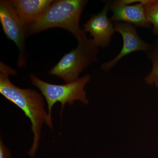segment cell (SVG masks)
<instances>
[{"label":"cell","mask_w":158,"mask_h":158,"mask_svg":"<svg viewBox=\"0 0 158 158\" xmlns=\"http://www.w3.org/2000/svg\"><path fill=\"white\" fill-rule=\"evenodd\" d=\"M16 73L15 69L1 61L0 93L6 99L21 109L31 120L34 139L28 154L33 158L39 148L43 124L46 123L52 129V121L46 111L44 100L41 94L34 89L19 88L11 83L9 76Z\"/></svg>","instance_id":"6da1fadb"},{"label":"cell","mask_w":158,"mask_h":158,"mask_svg":"<svg viewBox=\"0 0 158 158\" xmlns=\"http://www.w3.org/2000/svg\"><path fill=\"white\" fill-rule=\"evenodd\" d=\"M88 1L86 0L54 1L39 19L30 27L26 35H33L53 28L70 32L78 42L87 38L80 27L81 15Z\"/></svg>","instance_id":"7a4b0ae2"},{"label":"cell","mask_w":158,"mask_h":158,"mask_svg":"<svg viewBox=\"0 0 158 158\" xmlns=\"http://www.w3.org/2000/svg\"><path fill=\"white\" fill-rule=\"evenodd\" d=\"M30 78L33 85L39 89L44 96L48 106L49 116L51 118L52 109L58 102L61 104V118L63 109L66 104L71 106L77 101H80L85 105L89 103L85 88L90 81L91 77L90 75H85L75 81L62 85L47 83L33 74L30 75Z\"/></svg>","instance_id":"3957f363"},{"label":"cell","mask_w":158,"mask_h":158,"mask_svg":"<svg viewBox=\"0 0 158 158\" xmlns=\"http://www.w3.org/2000/svg\"><path fill=\"white\" fill-rule=\"evenodd\" d=\"M78 42L77 47L65 54L49 73L62 79L65 84L78 80L84 69L98 61V48L92 39L87 37Z\"/></svg>","instance_id":"277c9868"},{"label":"cell","mask_w":158,"mask_h":158,"mask_svg":"<svg viewBox=\"0 0 158 158\" xmlns=\"http://www.w3.org/2000/svg\"><path fill=\"white\" fill-rule=\"evenodd\" d=\"M0 22L6 37L13 41L18 48V66L19 68L25 67L27 59L25 43L26 31L10 1H0Z\"/></svg>","instance_id":"5b68a950"},{"label":"cell","mask_w":158,"mask_h":158,"mask_svg":"<svg viewBox=\"0 0 158 158\" xmlns=\"http://www.w3.org/2000/svg\"><path fill=\"white\" fill-rule=\"evenodd\" d=\"M113 24L116 32L121 35L123 45L121 51L116 57L101 65L102 69L106 72L110 71L121 59L127 55L136 52L146 53L151 47V44L139 37L135 26L124 22H116Z\"/></svg>","instance_id":"8992f818"},{"label":"cell","mask_w":158,"mask_h":158,"mask_svg":"<svg viewBox=\"0 0 158 158\" xmlns=\"http://www.w3.org/2000/svg\"><path fill=\"white\" fill-rule=\"evenodd\" d=\"M110 2L106 3L102 11L93 14L83 26L85 33L89 32L92 41L98 47L106 48L110 44L113 34L116 33L114 24L108 18Z\"/></svg>","instance_id":"52a82bcc"},{"label":"cell","mask_w":158,"mask_h":158,"mask_svg":"<svg viewBox=\"0 0 158 158\" xmlns=\"http://www.w3.org/2000/svg\"><path fill=\"white\" fill-rule=\"evenodd\" d=\"M142 2L136 4H127L123 0L110 2L109 11L113 12L110 18L113 22H124L137 27L149 28L152 25L145 15Z\"/></svg>","instance_id":"ba28073f"},{"label":"cell","mask_w":158,"mask_h":158,"mask_svg":"<svg viewBox=\"0 0 158 158\" xmlns=\"http://www.w3.org/2000/svg\"><path fill=\"white\" fill-rule=\"evenodd\" d=\"M54 0H11L27 32V29L41 17Z\"/></svg>","instance_id":"9c48e42d"},{"label":"cell","mask_w":158,"mask_h":158,"mask_svg":"<svg viewBox=\"0 0 158 158\" xmlns=\"http://www.w3.org/2000/svg\"><path fill=\"white\" fill-rule=\"evenodd\" d=\"M148 58L151 60L152 67L150 73L144 78L148 85H154L158 89V40L152 44L147 52Z\"/></svg>","instance_id":"30bf717a"},{"label":"cell","mask_w":158,"mask_h":158,"mask_svg":"<svg viewBox=\"0 0 158 158\" xmlns=\"http://www.w3.org/2000/svg\"><path fill=\"white\" fill-rule=\"evenodd\" d=\"M145 15L153 26L154 34L158 36V0H144Z\"/></svg>","instance_id":"8fae6325"},{"label":"cell","mask_w":158,"mask_h":158,"mask_svg":"<svg viewBox=\"0 0 158 158\" xmlns=\"http://www.w3.org/2000/svg\"><path fill=\"white\" fill-rule=\"evenodd\" d=\"M0 158H12L10 150L3 143L1 138L0 139Z\"/></svg>","instance_id":"7c38bea8"}]
</instances>
